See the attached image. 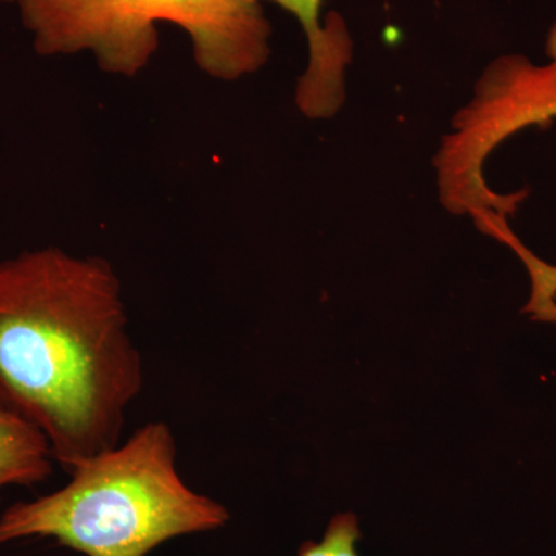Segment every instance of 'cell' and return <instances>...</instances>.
Masks as SVG:
<instances>
[{
	"instance_id": "6da1fadb",
	"label": "cell",
	"mask_w": 556,
	"mask_h": 556,
	"mask_svg": "<svg viewBox=\"0 0 556 556\" xmlns=\"http://www.w3.org/2000/svg\"><path fill=\"white\" fill-rule=\"evenodd\" d=\"M142 386L108 260L49 247L0 262V409L39 430L62 470L119 444Z\"/></svg>"
},
{
	"instance_id": "7a4b0ae2",
	"label": "cell",
	"mask_w": 556,
	"mask_h": 556,
	"mask_svg": "<svg viewBox=\"0 0 556 556\" xmlns=\"http://www.w3.org/2000/svg\"><path fill=\"white\" fill-rule=\"evenodd\" d=\"M67 484L0 514V546L51 538L84 556H148L175 538L228 525V508L195 492L178 470L166 422L153 420L83 460Z\"/></svg>"
},
{
	"instance_id": "3957f363",
	"label": "cell",
	"mask_w": 556,
	"mask_h": 556,
	"mask_svg": "<svg viewBox=\"0 0 556 556\" xmlns=\"http://www.w3.org/2000/svg\"><path fill=\"white\" fill-rule=\"evenodd\" d=\"M40 56L90 51L110 75L134 78L148 67L156 24L188 33L193 60L211 78L237 80L270 56V28L258 0H17Z\"/></svg>"
},
{
	"instance_id": "277c9868",
	"label": "cell",
	"mask_w": 556,
	"mask_h": 556,
	"mask_svg": "<svg viewBox=\"0 0 556 556\" xmlns=\"http://www.w3.org/2000/svg\"><path fill=\"white\" fill-rule=\"evenodd\" d=\"M546 54L543 65L521 54L490 62L475 87L473 100L456 113L433 161L444 207L470 215L482 233L501 243L514 237L508 217L527 192L501 195L490 189L484 164L504 139L556 118V21L547 33Z\"/></svg>"
},
{
	"instance_id": "5b68a950",
	"label": "cell",
	"mask_w": 556,
	"mask_h": 556,
	"mask_svg": "<svg viewBox=\"0 0 556 556\" xmlns=\"http://www.w3.org/2000/svg\"><path fill=\"white\" fill-rule=\"evenodd\" d=\"M276 3L299 21L308 40V67L299 79L295 102L306 112H336L345 102V73L353 60V40L345 21L329 13L321 21L324 0H258Z\"/></svg>"
},
{
	"instance_id": "8992f818",
	"label": "cell",
	"mask_w": 556,
	"mask_h": 556,
	"mask_svg": "<svg viewBox=\"0 0 556 556\" xmlns=\"http://www.w3.org/2000/svg\"><path fill=\"white\" fill-rule=\"evenodd\" d=\"M47 439L20 417L0 409V503L9 486H33L53 473Z\"/></svg>"
},
{
	"instance_id": "52a82bcc",
	"label": "cell",
	"mask_w": 556,
	"mask_h": 556,
	"mask_svg": "<svg viewBox=\"0 0 556 556\" xmlns=\"http://www.w3.org/2000/svg\"><path fill=\"white\" fill-rule=\"evenodd\" d=\"M362 532L356 515L351 511L336 515L329 521L320 541H308L298 556H358Z\"/></svg>"
},
{
	"instance_id": "ba28073f",
	"label": "cell",
	"mask_w": 556,
	"mask_h": 556,
	"mask_svg": "<svg viewBox=\"0 0 556 556\" xmlns=\"http://www.w3.org/2000/svg\"><path fill=\"white\" fill-rule=\"evenodd\" d=\"M0 2H14V0H0ZM17 2V0H16Z\"/></svg>"
}]
</instances>
